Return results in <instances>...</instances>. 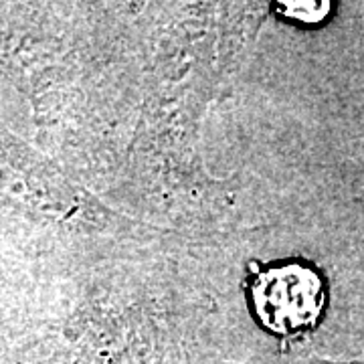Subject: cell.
Segmentation results:
<instances>
[{
	"label": "cell",
	"instance_id": "6da1fadb",
	"mask_svg": "<svg viewBox=\"0 0 364 364\" xmlns=\"http://www.w3.org/2000/svg\"><path fill=\"white\" fill-rule=\"evenodd\" d=\"M251 296L261 324L282 336L312 328L326 304L320 273L299 263L265 269L257 277Z\"/></svg>",
	"mask_w": 364,
	"mask_h": 364
},
{
	"label": "cell",
	"instance_id": "7a4b0ae2",
	"mask_svg": "<svg viewBox=\"0 0 364 364\" xmlns=\"http://www.w3.org/2000/svg\"><path fill=\"white\" fill-rule=\"evenodd\" d=\"M277 9H279V13H284L289 18H296L299 23H306V25L320 23L326 14L330 13L328 2H279Z\"/></svg>",
	"mask_w": 364,
	"mask_h": 364
}]
</instances>
